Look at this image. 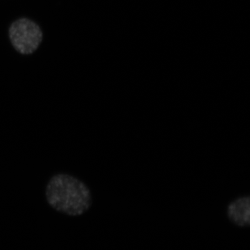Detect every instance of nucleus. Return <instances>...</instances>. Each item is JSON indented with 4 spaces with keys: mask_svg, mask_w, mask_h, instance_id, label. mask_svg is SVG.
Masks as SVG:
<instances>
[{
    "mask_svg": "<svg viewBox=\"0 0 250 250\" xmlns=\"http://www.w3.org/2000/svg\"><path fill=\"white\" fill-rule=\"evenodd\" d=\"M8 33L15 50L22 55L35 52L42 42V31L38 24L28 18L15 21L11 24Z\"/></svg>",
    "mask_w": 250,
    "mask_h": 250,
    "instance_id": "2",
    "label": "nucleus"
},
{
    "mask_svg": "<svg viewBox=\"0 0 250 250\" xmlns=\"http://www.w3.org/2000/svg\"><path fill=\"white\" fill-rule=\"evenodd\" d=\"M45 196L51 208L70 216H81L92 207L89 187L83 181L66 173H59L50 178Z\"/></svg>",
    "mask_w": 250,
    "mask_h": 250,
    "instance_id": "1",
    "label": "nucleus"
},
{
    "mask_svg": "<svg viewBox=\"0 0 250 250\" xmlns=\"http://www.w3.org/2000/svg\"><path fill=\"white\" fill-rule=\"evenodd\" d=\"M229 221L239 228L250 226V197L241 196L229 203L227 208Z\"/></svg>",
    "mask_w": 250,
    "mask_h": 250,
    "instance_id": "3",
    "label": "nucleus"
}]
</instances>
